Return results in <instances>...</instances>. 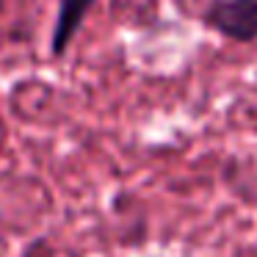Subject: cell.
Wrapping results in <instances>:
<instances>
[{
	"label": "cell",
	"instance_id": "2",
	"mask_svg": "<svg viewBox=\"0 0 257 257\" xmlns=\"http://www.w3.org/2000/svg\"><path fill=\"white\" fill-rule=\"evenodd\" d=\"M94 3L97 0H58L56 23H53V34H50V56L53 58H64L67 47L78 36L80 25L86 23V17L94 9Z\"/></svg>",
	"mask_w": 257,
	"mask_h": 257
},
{
	"label": "cell",
	"instance_id": "1",
	"mask_svg": "<svg viewBox=\"0 0 257 257\" xmlns=\"http://www.w3.org/2000/svg\"><path fill=\"white\" fill-rule=\"evenodd\" d=\"M202 23L224 39L249 45L257 39V0H210Z\"/></svg>",
	"mask_w": 257,
	"mask_h": 257
}]
</instances>
